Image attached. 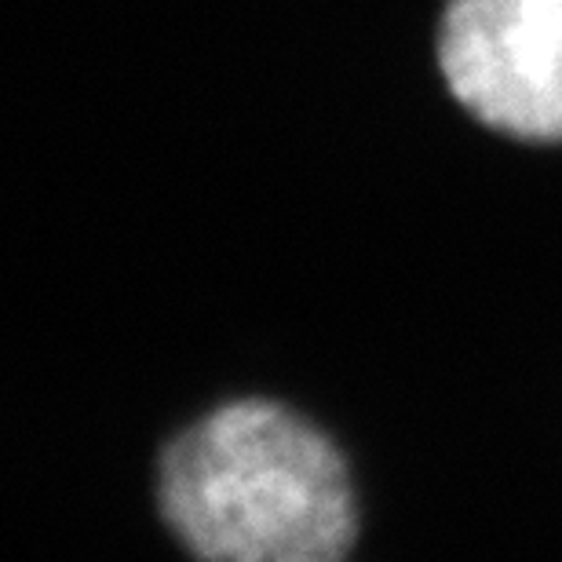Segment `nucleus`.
<instances>
[{"label":"nucleus","mask_w":562,"mask_h":562,"mask_svg":"<svg viewBox=\"0 0 562 562\" xmlns=\"http://www.w3.org/2000/svg\"><path fill=\"white\" fill-rule=\"evenodd\" d=\"M165 522L201 559L336 562L355 544V497L318 427L271 402H234L161 457Z\"/></svg>","instance_id":"obj_1"},{"label":"nucleus","mask_w":562,"mask_h":562,"mask_svg":"<svg viewBox=\"0 0 562 562\" xmlns=\"http://www.w3.org/2000/svg\"><path fill=\"white\" fill-rule=\"evenodd\" d=\"M438 59L449 92L482 125L562 143V0H453Z\"/></svg>","instance_id":"obj_2"}]
</instances>
